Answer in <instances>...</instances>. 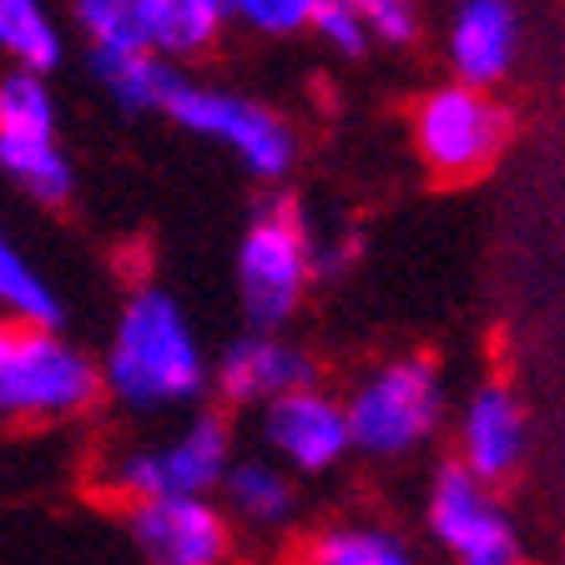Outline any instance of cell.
I'll return each instance as SVG.
<instances>
[{
  "mask_svg": "<svg viewBox=\"0 0 565 565\" xmlns=\"http://www.w3.org/2000/svg\"><path fill=\"white\" fill-rule=\"evenodd\" d=\"M374 46H414L419 41V0H343Z\"/></svg>",
  "mask_w": 565,
  "mask_h": 565,
  "instance_id": "cell-22",
  "label": "cell"
},
{
  "mask_svg": "<svg viewBox=\"0 0 565 565\" xmlns=\"http://www.w3.org/2000/svg\"><path fill=\"white\" fill-rule=\"evenodd\" d=\"M298 565H424V555L404 530L369 515H349L308 530L298 545Z\"/></svg>",
  "mask_w": 565,
  "mask_h": 565,
  "instance_id": "cell-15",
  "label": "cell"
},
{
  "mask_svg": "<svg viewBox=\"0 0 565 565\" xmlns=\"http://www.w3.org/2000/svg\"><path fill=\"white\" fill-rule=\"evenodd\" d=\"M96 374L117 409L157 419L198 409L212 384V359L182 298L162 282H141L111 318Z\"/></svg>",
  "mask_w": 565,
  "mask_h": 565,
  "instance_id": "cell-1",
  "label": "cell"
},
{
  "mask_svg": "<svg viewBox=\"0 0 565 565\" xmlns=\"http://www.w3.org/2000/svg\"><path fill=\"white\" fill-rule=\"evenodd\" d=\"M237 459V429L227 409H188L162 439L121 449L106 470V484L121 500H167V494H217Z\"/></svg>",
  "mask_w": 565,
  "mask_h": 565,
  "instance_id": "cell-4",
  "label": "cell"
},
{
  "mask_svg": "<svg viewBox=\"0 0 565 565\" xmlns=\"http://www.w3.org/2000/svg\"><path fill=\"white\" fill-rule=\"evenodd\" d=\"M258 439L263 455L278 459L282 470L298 475V480L333 475L353 455L343 394H333L323 384H303L294 394H282L268 409H258Z\"/></svg>",
  "mask_w": 565,
  "mask_h": 565,
  "instance_id": "cell-10",
  "label": "cell"
},
{
  "mask_svg": "<svg viewBox=\"0 0 565 565\" xmlns=\"http://www.w3.org/2000/svg\"><path fill=\"white\" fill-rule=\"evenodd\" d=\"M530 455V414L510 384H480L455 414V465L470 470L480 484L515 480Z\"/></svg>",
  "mask_w": 565,
  "mask_h": 565,
  "instance_id": "cell-11",
  "label": "cell"
},
{
  "mask_svg": "<svg viewBox=\"0 0 565 565\" xmlns=\"http://www.w3.org/2000/svg\"><path fill=\"white\" fill-rule=\"evenodd\" d=\"M121 525L141 565H227L237 545V530L217 494L131 500Z\"/></svg>",
  "mask_w": 565,
  "mask_h": 565,
  "instance_id": "cell-9",
  "label": "cell"
},
{
  "mask_svg": "<svg viewBox=\"0 0 565 565\" xmlns=\"http://www.w3.org/2000/svg\"><path fill=\"white\" fill-rule=\"evenodd\" d=\"M0 318L11 329H61L66 303H61L56 282L25 258V247L0 223Z\"/></svg>",
  "mask_w": 565,
  "mask_h": 565,
  "instance_id": "cell-18",
  "label": "cell"
},
{
  "mask_svg": "<svg viewBox=\"0 0 565 565\" xmlns=\"http://www.w3.org/2000/svg\"><path fill=\"white\" fill-rule=\"evenodd\" d=\"M520 56V15L510 0H459L445 31V61L455 82L490 92Z\"/></svg>",
  "mask_w": 565,
  "mask_h": 565,
  "instance_id": "cell-13",
  "label": "cell"
},
{
  "mask_svg": "<svg viewBox=\"0 0 565 565\" xmlns=\"http://www.w3.org/2000/svg\"><path fill=\"white\" fill-rule=\"evenodd\" d=\"M6 339H11V323H6V318H0V353H6Z\"/></svg>",
  "mask_w": 565,
  "mask_h": 565,
  "instance_id": "cell-26",
  "label": "cell"
},
{
  "mask_svg": "<svg viewBox=\"0 0 565 565\" xmlns=\"http://www.w3.org/2000/svg\"><path fill=\"white\" fill-rule=\"evenodd\" d=\"M71 25L92 51H141L147 41V6L141 0H71Z\"/></svg>",
  "mask_w": 565,
  "mask_h": 565,
  "instance_id": "cell-21",
  "label": "cell"
},
{
  "mask_svg": "<svg viewBox=\"0 0 565 565\" xmlns=\"http://www.w3.org/2000/svg\"><path fill=\"white\" fill-rule=\"evenodd\" d=\"M92 76L121 111H167V96L182 82V71L152 46L141 51H92Z\"/></svg>",
  "mask_w": 565,
  "mask_h": 565,
  "instance_id": "cell-17",
  "label": "cell"
},
{
  "mask_svg": "<svg viewBox=\"0 0 565 565\" xmlns=\"http://www.w3.org/2000/svg\"><path fill=\"white\" fill-rule=\"evenodd\" d=\"M102 399L96 359L61 329H11L0 353V419L61 424Z\"/></svg>",
  "mask_w": 565,
  "mask_h": 565,
  "instance_id": "cell-5",
  "label": "cell"
},
{
  "mask_svg": "<svg viewBox=\"0 0 565 565\" xmlns=\"http://www.w3.org/2000/svg\"><path fill=\"white\" fill-rule=\"evenodd\" d=\"M414 147L439 177H480L505 147V111L490 92L445 82L414 111Z\"/></svg>",
  "mask_w": 565,
  "mask_h": 565,
  "instance_id": "cell-8",
  "label": "cell"
},
{
  "mask_svg": "<svg viewBox=\"0 0 565 565\" xmlns=\"http://www.w3.org/2000/svg\"><path fill=\"white\" fill-rule=\"evenodd\" d=\"M359 263V237L353 233H318L313 227V273L318 278H343Z\"/></svg>",
  "mask_w": 565,
  "mask_h": 565,
  "instance_id": "cell-25",
  "label": "cell"
},
{
  "mask_svg": "<svg viewBox=\"0 0 565 565\" xmlns=\"http://www.w3.org/2000/svg\"><path fill=\"white\" fill-rule=\"evenodd\" d=\"M308 31H313L329 51H339V56H364V51L374 46V41H369V31L359 25V15H353L343 0H318Z\"/></svg>",
  "mask_w": 565,
  "mask_h": 565,
  "instance_id": "cell-24",
  "label": "cell"
},
{
  "mask_svg": "<svg viewBox=\"0 0 565 565\" xmlns=\"http://www.w3.org/2000/svg\"><path fill=\"white\" fill-rule=\"evenodd\" d=\"M318 0H227V21H243L258 35H298L308 31Z\"/></svg>",
  "mask_w": 565,
  "mask_h": 565,
  "instance_id": "cell-23",
  "label": "cell"
},
{
  "mask_svg": "<svg viewBox=\"0 0 565 565\" xmlns=\"http://www.w3.org/2000/svg\"><path fill=\"white\" fill-rule=\"evenodd\" d=\"M0 56L21 71H51L66 56V31L51 0H0Z\"/></svg>",
  "mask_w": 565,
  "mask_h": 565,
  "instance_id": "cell-19",
  "label": "cell"
},
{
  "mask_svg": "<svg viewBox=\"0 0 565 565\" xmlns=\"http://www.w3.org/2000/svg\"><path fill=\"white\" fill-rule=\"evenodd\" d=\"M313 273V223L294 198H268L237 243V308L247 329H288L303 308Z\"/></svg>",
  "mask_w": 565,
  "mask_h": 565,
  "instance_id": "cell-3",
  "label": "cell"
},
{
  "mask_svg": "<svg viewBox=\"0 0 565 565\" xmlns=\"http://www.w3.org/2000/svg\"><path fill=\"white\" fill-rule=\"evenodd\" d=\"M0 172L46 207L76 192V162L61 141V127H0Z\"/></svg>",
  "mask_w": 565,
  "mask_h": 565,
  "instance_id": "cell-16",
  "label": "cell"
},
{
  "mask_svg": "<svg viewBox=\"0 0 565 565\" xmlns=\"http://www.w3.org/2000/svg\"><path fill=\"white\" fill-rule=\"evenodd\" d=\"M167 121H177L182 131L192 137L223 147L247 177L258 182H282L294 172L298 162V137L294 127L273 111V106L253 102V96H237V92H223V86H207V82H182L172 86L167 96Z\"/></svg>",
  "mask_w": 565,
  "mask_h": 565,
  "instance_id": "cell-6",
  "label": "cell"
},
{
  "mask_svg": "<svg viewBox=\"0 0 565 565\" xmlns=\"http://www.w3.org/2000/svg\"><path fill=\"white\" fill-rule=\"evenodd\" d=\"M141 6H147V41L172 66L202 56L227 25V0H141Z\"/></svg>",
  "mask_w": 565,
  "mask_h": 565,
  "instance_id": "cell-20",
  "label": "cell"
},
{
  "mask_svg": "<svg viewBox=\"0 0 565 565\" xmlns=\"http://www.w3.org/2000/svg\"><path fill=\"white\" fill-rule=\"evenodd\" d=\"M313 384V359L282 329H247L212 359V394L223 409H268L273 399Z\"/></svg>",
  "mask_w": 565,
  "mask_h": 565,
  "instance_id": "cell-12",
  "label": "cell"
},
{
  "mask_svg": "<svg viewBox=\"0 0 565 565\" xmlns=\"http://www.w3.org/2000/svg\"><path fill=\"white\" fill-rule=\"evenodd\" d=\"M343 414H349L353 455L409 459L424 445H435V435L449 419L445 374L424 353L384 359L369 374H359V384L343 394Z\"/></svg>",
  "mask_w": 565,
  "mask_h": 565,
  "instance_id": "cell-2",
  "label": "cell"
},
{
  "mask_svg": "<svg viewBox=\"0 0 565 565\" xmlns=\"http://www.w3.org/2000/svg\"><path fill=\"white\" fill-rule=\"evenodd\" d=\"M217 505L227 510L233 530L247 535H288L298 525V510H303V484L298 475H288L278 459L258 455H237L233 470L217 484Z\"/></svg>",
  "mask_w": 565,
  "mask_h": 565,
  "instance_id": "cell-14",
  "label": "cell"
},
{
  "mask_svg": "<svg viewBox=\"0 0 565 565\" xmlns=\"http://www.w3.org/2000/svg\"><path fill=\"white\" fill-rule=\"evenodd\" d=\"M424 530L445 565H525L515 515L494 484H480L455 459L439 465L424 490Z\"/></svg>",
  "mask_w": 565,
  "mask_h": 565,
  "instance_id": "cell-7",
  "label": "cell"
}]
</instances>
